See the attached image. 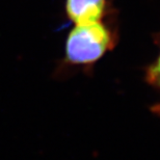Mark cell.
<instances>
[{"mask_svg":"<svg viewBox=\"0 0 160 160\" xmlns=\"http://www.w3.org/2000/svg\"><path fill=\"white\" fill-rule=\"evenodd\" d=\"M158 110H159V111H160V106H159V109H158Z\"/></svg>","mask_w":160,"mask_h":160,"instance_id":"4","label":"cell"},{"mask_svg":"<svg viewBox=\"0 0 160 160\" xmlns=\"http://www.w3.org/2000/svg\"><path fill=\"white\" fill-rule=\"evenodd\" d=\"M105 0H68L67 12L76 24H86L101 20Z\"/></svg>","mask_w":160,"mask_h":160,"instance_id":"2","label":"cell"},{"mask_svg":"<svg viewBox=\"0 0 160 160\" xmlns=\"http://www.w3.org/2000/svg\"><path fill=\"white\" fill-rule=\"evenodd\" d=\"M147 79L151 84L158 86L160 88V55L156 62L152 67H150L147 73Z\"/></svg>","mask_w":160,"mask_h":160,"instance_id":"3","label":"cell"},{"mask_svg":"<svg viewBox=\"0 0 160 160\" xmlns=\"http://www.w3.org/2000/svg\"><path fill=\"white\" fill-rule=\"evenodd\" d=\"M111 47V37L101 21L76 24L66 43V56L75 65H88L100 59Z\"/></svg>","mask_w":160,"mask_h":160,"instance_id":"1","label":"cell"}]
</instances>
